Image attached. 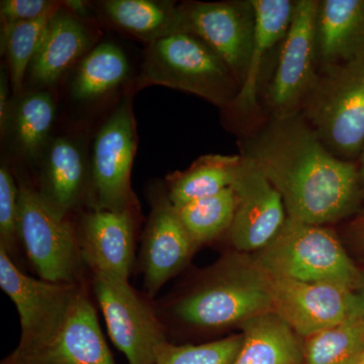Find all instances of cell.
Instances as JSON below:
<instances>
[{
  "instance_id": "6da1fadb",
  "label": "cell",
  "mask_w": 364,
  "mask_h": 364,
  "mask_svg": "<svg viewBox=\"0 0 364 364\" xmlns=\"http://www.w3.org/2000/svg\"><path fill=\"white\" fill-rule=\"evenodd\" d=\"M241 155L272 182L291 219L324 226L358 208V167L333 155L301 114L270 119L242 142Z\"/></svg>"
},
{
  "instance_id": "7a4b0ae2",
  "label": "cell",
  "mask_w": 364,
  "mask_h": 364,
  "mask_svg": "<svg viewBox=\"0 0 364 364\" xmlns=\"http://www.w3.org/2000/svg\"><path fill=\"white\" fill-rule=\"evenodd\" d=\"M156 308L163 324L169 321L208 332L239 327L249 318L272 312L267 275L252 257L231 254Z\"/></svg>"
},
{
  "instance_id": "3957f363",
  "label": "cell",
  "mask_w": 364,
  "mask_h": 364,
  "mask_svg": "<svg viewBox=\"0 0 364 364\" xmlns=\"http://www.w3.org/2000/svg\"><path fill=\"white\" fill-rule=\"evenodd\" d=\"M184 91L228 109L240 85L225 62L200 38L181 33L148 45L136 87Z\"/></svg>"
},
{
  "instance_id": "277c9868",
  "label": "cell",
  "mask_w": 364,
  "mask_h": 364,
  "mask_svg": "<svg viewBox=\"0 0 364 364\" xmlns=\"http://www.w3.org/2000/svg\"><path fill=\"white\" fill-rule=\"evenodd\" d=\"M252 259L263 272L277 277L328 282L353 291L363 287V275L332 230L289 217L279 233L253 254Z\"/></svg>"
},
{
  "instance_id": "5b68a950",
  "label": "cell",
  "mask_w": 364,
  "mask_h": 364,
  "mask_svg": "<svg viewBox=\"0 0 364 364\" xmlns=\"http://www.w3.org/2000/svg\"><path fill=\"white\" fill-rule=\"evenodd\" d=\"M301 117L333 155L351 161L364 148V54L321 72Z\"/></svg>"
},
{
  "instance_id": "8992f818",
  "label": "cell",
  "mask_w": 364,
  "mask_h": 364,
  "mask_svg": "<svg viewBox=\"0 0 364 364\" xmlns=\"http://www.w3.org/2000/svg\"><path fill=\"white\" fill-rule=\"evenodd\" d=\"M16 176L21 247L39 279L73 284L87 280L75 223L57 214L35 184Z\"/></svg>"
},
{
  "instance_id": "52a82bcc",
  "label": "cell",
  "mask_w": 364,
  "mask_h": 364,
  "mask_svg": "<svg viewBox=\"0 0 364 364\" xmlns=\"http://www.w3.org/2000/svg\"><path fill=\"white\" fill-rule=\"evenodd\" d=\"M318 0H296L293 20L261 98L270 119L301 114L320 77L316 47Z\"/></svg>"
},
{
  "instance_id": "ba28073f",
  "label": "cell",
  "mask_w": 364,
  "mask_h": 364,
  "mask_svg": "<svg viewBox=\"0 0 364 364\" xmlns=\"http://www.w3.org/2000/svg\"><path fill=\"white\" fill-rule=\"evenodd\" d=\"M90 286L112 343L129 364H155L170 343L156 305L129 284L104 273H90Z\"/></svg>"
},
{
  "instance_id": "9c48e42d",
  "label": "cell",
  "mask_w": 364,
  "mask_h": 364,
  "mask_svg": "<svg viewBox=\"0 0 364 364\" xmlns=\"http://www.w3.org/2000/svg\"><path fill=\"white\" fill-rule=\"evenodd\" d=\"M136 148L135 117L131 100L126 97L95 136L90 162L88 208L140 210L131 181Z\"/></svg>"
},
{
  "instance_id": "30bf717a",
  "label": "cell",
  "mask_w": 364,
  "mask_h": 364,
  "mask_svg": "<svg viewBox=\"0 0 364 364\" xmlns=\"http://www.w3.org/2000/svg\"><path fill=\"white\" fill-rule=\"evenodd\" d=\"M85 282L73 284L35 279L26 274L0 249V287L16 306L20 317L21 338L16 350L26 353L54 339Z\"/></svg>"
},
{
  "instance_id": "8fae6325",
  "label": "cell",
  "mask_w": 364,
  "mask_h": 364,
  "mask_svg": "<svg viewBox=\"0 0 364 364\" xmlns=\"http://www.w3.org/2000/svg\"><path fill=\"white\" fill-rule=\"evenodd\" d=\"M267 273L272 312L301 339L361 312L358 294L328 282H301Z\"/></svg>"
},
{
  "instance_id": "7c38bea8",
  "label": "cell",
  "mask_w": 364,
  "mask_h": 364,
  "mask_svg": "<svg viewBox=\"0 0 364 364\" xmlns=\"http://www.w3.org/2000/svg\"><path fill=\"white\" fill-rule=\"evenodd\" d=\"M151 210L141 235L139 267L146 296L154 299L191 262L198 247L170 202L166 188H151Z\"/></svg>"
},
{
  "instance_id": "4fadbf2b",
  "label": "cell",
  "mask_w": 364,
  "mask_h": 364,
  "mask_svg": "<svg viewBox=\"0 0 364 364\" xmlns=\"http://www.w3.org/2000/svg\"><path fill=\"white\" fill-rule=\"evenodd\" d=\"M186 33L210 46L241 86L252 51L256 16L251 0L182 4Z\"/></svg>"
},
{
  "instance_id": "5bb4252c",
  "label": "cell",
  "mask_w": 364,
  "mask_h": 364,
  "mask_svg": "<svg viewBox=\"0 0 364 364\" xmlns=\"http://www.w3.org/2000/svg\"><path fill=\"white\" fill-rule=\"evenodd\" d=\"M232 188L237 205L227 233L229 240L238 253L259 252L275 238L287 221L284 200L255 163L244 156Z\"/></svg>"
},
{
  "instance_id": "9a60e30c",
  "label": "cell",
  "mask_w": 364,
  "mask_h": 364,
  "mask_svg": "<svg viewBox=\"0 0 364 364\" xmlns=\"http://www.w3.org/2000/svg\"><path fill=\"white\" fill-rule=\"evenodd\" d=\"M140 210L81 213L76 223L79 246L90 273L129 280L136 261Z\"/></svg>"
},
{
  "instance_id": "2e32d148",
  "label": "cell",
  "mask_w": 364,
  "mask_h": 364,
  "mask_svg": "<svg viewBox=\"0 0 364 364\" xmlns=\"http://www.w3.org/2000/svg\"><path fill=\"white\" fill-rule=\"evenodd\" d=\"M90 279L79 289L61 331L35 350L14 352L20 364H117L100 328Z\"/></svg>"
},
{
  "instance_id": "e0dca14e",
  "label": "cell",
  "mask_w": 364,
  "mask_h": 364,
  "mask_svg": "<svg viewBox=\"0 0 364 364\" xmlns=\"http://www.w3.org/2000/svg\"><path fill=\"white\" fill-rule=\"evenodd\" d=\"M38 191L62 217H69L90 195V164L85 151L73 138L59 136L46 146L40 157Z\"/></svg>"
},
{
  "instance_id": "ac0fdd59",
  "label": "cell",
  "mask_w": 364,
  "mask_h": 364,
  "mask_svg": "<svg viewBox=\"0 0 364 364\" xmlns=\"http://www.w3.org/2000/svg\"><path fill=\"white\" fill-rule=\"evenodd\" d=\"M95 42L90 26L61 2L46 26L28 68L31 80L38 90H50L92 49Z\"/></svg>"
},
{
  "instance_id": "d6986e66",
  "label": "cell",
  "mask_w": 364,
  "mask_h": 364,
  "mask_svg": "<svg viewBox=\"0 0 364 364\" xmlns=\"http://www.w3.org/2000/svg\"><path fill=\"white\" fill-rule=\"evenodd\" d=\"M255 9L256 25L252 51L247 73L238 95L228 109L248 114L260 102L263 76L272 58L286 37L293 20L296 1L291 0H251Z\"/></svg>"
},
{
  "instance_id": "ffe728a7",
  "label": "cell",
  "mask_w": 364,
  "mask_h": 364,
  "mask_svg": "<svg viewBox=\"0 0 364 364\" xmlns=\"http://www.w3.org/2000/svg\"><path fill=\"white\" fill-rule=\"evenodd\" d=\"M316 47L321 72L364 54V0H318Z\"/></svg>"
},
{
  "instance_id": "44dd1931",
  "label": "cell",
  "mask_w": 364,
  "mask_h": 364,
  "mask_svg": "<svg viewBox=\"0 0 364 364\" xmlns=\"http://www.w3.org/2000/svg\"><path fill=\"white\" fill-rule=\"evenodd\" d=\"M97 13L121 32L151 43L186 33L181 4L157 0H105L97 2Z\"/></svg>"
},
{
  "instance_id": "7402d4cb",
  "label": "cell",
  "mask_w": 364,
  "mask_h": 364,
  "mask_svg": "<svg viewBox=\"0 0 364 364\" xmlns=\"http://www.w3.org/2000/svg\"><path fill=\"white\" fill-rule=\"evenodd\" d=\"M243 344L233 364H305L301 337L274 313L242 323Z\"/></svg>"
},
{
  "instance_id": "603a6c76",
  "label": "cell",
  "mask_w": 364,
  "mask_h": 364,
  "mask_svg": "<svg viewBox=\"0 0 364 364\" xmlns=\"http://www.w3.org/2000/svg\"><path fill=\"white\" fill-rule=\"evenodd\" d=\"M13 102L6 130L14 148L28 160H39L48 145L56 117V100L50 90L30 91Z\"/></svg>"
},
{
  "instance_id": "cb8c5ba5",
  "label": "cell",
  "mask_w": 364,
  "mask_h": 364,
  "mask_svg": "<svg viewBox=\"0 0 364 364\" xmlns=\"http://www.w3.org/2000/svg\"><path fill=\"white\" fill-rule=\"evenodd\" d=\"M241 159V155H205L188 169L168 174L165 188L170 202L181 207L231 188Z\"/></svg>"
},
{
  "instance_id": "d4e9b609",
  "label": "cell",
  "mask_w": 364,
  "mask_h": 364,
  "mask_svg": "<svg viewBox=\"0 0 364 364\" xmlns=\"http://www.w3.org/2000/svg\"><path fill=\"white\" fill-rule=\"evenodd\" d=\"M130 63L123 50L112 43L93 47L79 62L71 83V95L79 102H90L109 95L123 85Z\"/></svg>"
},
{
  "instance_id": "484cf974",
  "label": "cell",
  "mask_w": 364,
  "mask_h": 364,
  "mask_svg": "<svg viewBox=\"0 0 364 364\" xmlns=\"http://www.w3.org/2000/svg\"><path fill=\"white\" fill-rule=\"evenodd\" d=\"M305 340V364H358L364 358V315L356 314Z\"/></svg>"
},
{
  "instance_id": "4316f807",
  "label": "cell",
  "mask_w": 364,
  "mask_h": 364,
  "mask_svg": "<svg viewBox=\"0 0 364 364\" xmlns=\"http://www.w3.org/2000/svg\"><path fill=\"white\" fill-rule=\"evenodd\" d=\"M236 205V195L231 186L217 195L174 208L189 236L200 248L228 233Z\"/></svg>"
},
{
  "instance_id": "83f0119b",
  "label": "cell",
  "mask_w": 364,
  "mask_h": 364,
  "mask_svg": "<svg viewBox=\"0 0 364 364\" xmlns=\"http://www.w3.org/2000/svg\"><path fill=\"white\" fill-rule=\"evenodd\" d=\"M59 6L38 20L2 23V52L6 55L11 91L16 97L23 95V83L41 38L48 21Z\"/></svg>"
},
{
  "instance_id": "f1b7e54d",
  "label": "cell",
  "mask_w": 364,
  "mask_h": 364,
  "mask_svg": "<svg viewBox=\"0 0 364 364\" xmlns=\"http://www.w3.org/2000/svg\"><path fill=\"white\" fill-rule=\"evenodd\" d=\"M242 344V332L198 345H176L170 342L155 364H233Z\"/></svg>"
},
{
  "instance_id": "f546056e",
  "label": "cell",
  "mask_w": 364,
  "mask_h": 364,
  "mask_svg": "<svg viewBox=\"0 0 364 364\" xmlns=\"http://www.w3.org/2000/svg\"><path fill=\"white\" fill-rule=\"evenodd\" d=\"M0 249L23 267V252L18 233V183L6 164L0 167Z\"/></svg>"
},
{
  "instance_id": "4dcf8cb0",
  "label": "cell",
  "mask_w": 364,
  "mask_h": 364,
  "mask_svg": "<svg viewBox=\"0 0 364 364\" xmlns=\"http://www.w3.org/2000/svg\"><path fill=\"white\" fill-rule=\"evenodd\" d=\"M59 6L60 2L50 0H2L1 21L11 23L38 20Z\"/></svg>"
},
{
  "instance_id": "1f68e13d",
  "label": "cell",
  "mask_w": 364,
  "mask_h": 364,
  "mask_svg": "<svg viewBox=\"0 0 364 364\" xmlns=\"http://www.w3.org/2000/svg\"><path fill=\"white\" fill-rule=\"evenodd\" d=\"M9 87H11V81H9V71L6 67V68L1 69V74H0V128H1V133L6 130L11 105H13V102L9 100Z\"/></svg>"
},
{
  "instance_id": "d6a6232c",
  "label": "cell",
  "mask_w": 364,
  "mask_h": 364,
  "mask_svg": "<svg viewBox=\"0 0 364 364\" xmlns=\"http://www.w3.org/2000/svg\"><path fill=\"white\" fill-rule=\"evenodd\" d=\"M64 6L71 11L72 14H75L81 20H87L90 16V4L85 1H76V0H69V1H62Z\"/></svg>"
},
{
  "instance_id": "836d02e7",
  "label": "cell",
  "mask_w": 364,
  "mask_h": 364,
  "mask_svg": "<svg viewBox=\"0 0 364 364\" xmlns=\"http://www.w3.org/2000/svg\"><path fill=\"white\" fill-rule=\"evenodd\" d=\"M352 227H353L354 233H364V213L363 215H359L358 219H356L355 221L353 222V225H352Z\"/></svg>"
},
{
  "instance_id": "e575fe53",
  "label": "cell",
  "mask_w": 364,
  "mask_h": 364,
  "mask_svg": "<svg viewBox=\"0 0 364 364\" xmlns=\"http://www.w3.org/2000/svg\"><path fill=\"white\" fill-rule=\"evenodd\" d=\"M358 174L361 188L364 189V148L360 154V164H359L358 167Z\"/></svg>"
},
{
  "instance_id": "d590c367",
  "label": "cell",
  "mask_w": 364,
  "mask_h": 364,
  "mask_svg": "<svg viewBox=\"0 0 364 364\" xmlns=\"http://www.w3.org/2000/svg\"><path fill=\"white\" fill-rule=\"evenodd\" d=\"M1 364H20L18 363V358H16V354L14 352H11L9 356H6L4 360L1 361Z\"/></svg>"
},
{
  "instance_id": "8d00e7d4",
  "label": "cell",
  "mask_w": 364,
  "mask_h": 364,
  "mask_svg": "<svg viewBox=\"0 0 364 364\" xmlns=\"http://www.w3.org/2000/svg\"><path fill=\"white\" fill-rule=\"evenodd\" d=\"M356 235V242H358V247L359 250L361 251L363 255L364 256V233L355 234Z\"/></svg>"
},
{
  "instance_id": "74e56055",
  "label": "cell",
  "mask_w": 364,
  "mask_h": 364,
  "mask_svg": "<svg viewBox=\"0 0 364 364\" xmlns=\"http://www.w3.org/2000/svg\"><path fill=\"white\" fill-rule=\"evenodd\" d=\"M358 294L359 298V304H360L361 312H363L364 315V289H363V291H361L360 293Z\"/></svg>"
},
{
  "instance_id": "f35d334b",
  "label": "cell",
  "mask_w": 364,
  "mask_h": 364,
  "mask_svg": "<svg viewBox=\"0 0 364 364\" xmlns=\"http://www.w3.org/2000/svg\"><path fill=\"white\" fill-rule=\"evenodd\" d=\"M358 364H364V358L363 359H361L360 361H358Z\"/></svg>"
}]
</instances>
